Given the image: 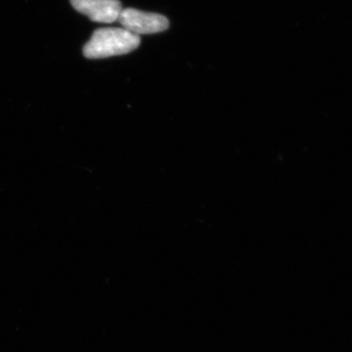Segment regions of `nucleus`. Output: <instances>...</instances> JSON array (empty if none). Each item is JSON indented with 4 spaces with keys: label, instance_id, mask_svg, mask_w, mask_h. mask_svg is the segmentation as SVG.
Instances as JSON below:
<instances>
[{
    "label": "nucleus",
    "instance_id": "f257e3e1",
    "mask_svg": "<svg viewBox=\"0 0 352 352\" xmlns=\"http://www.w3.org/2000/svg\"><path fill=\"white\" fill-rule=\"evenodd\" d=\"M140 36L120 28H102L96 30L83 47V55L88 59H104L127 54L138 50Z\"/></svg>",
    "mask_w": 352,
    "mask_h": 352
},
{
    "label": "nucleus",
    "instance_id": "f03ea898",
    "mask_svg": "<svg viewBox=\"0 0 352 352\" xmlns=\"http://www.w3.org/2000/svg\"><path fill=\"white\" fill-rule=\"evenodd\" d=\"M120 24L134 34H153L166 31L170 22L161 14L143 12L133 8L122 9L119 16Z\"/></svg>",
    "mask_w": 352,
    "mask_h": 352
},
{
    "label": "nucleus",
    "instance_id": "7ed1b4c3",
    "mask_svg": "<svg viewBox=\"0 0 352 352\" xmlns=\"http://www.w3.org/2000/svg\"><path fill=\"white\" fill-rule=\"evenodd\" d=\"M71 3L90 20L103 24L118 21L122 10L120 0H71Z\"/></svg>",
    "mask_w": 352,
    "mask_h": 352
}]
</instances>
